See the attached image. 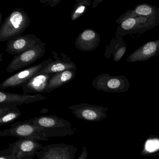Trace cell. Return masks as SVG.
Instances as JSON below:
<instances>
[{
	"label": "cell",
	"instance_id": "obj_1",
	"mask_svg": "<svg viewBox=\"0 0 159 159\" xmlns=\"http://www.w3.org/2000/svg\"><path fill=\"white\" fill-rule=\"evenodd\" d=\"M30 123L39 127L46 137H66L76 134L77 130L72 123L55 115H43L27 120Z\"/></svg>",
	"mask_w": 159,
	"mask_h": 159
},
{
	"label": "cell",
	"instance_id": "obj_2",
	"mask_svg": "<svg viewBox=\"0 0 159 159\" xmlns=\"http://www.w3.org/2000/svg\"><path fill=\"white\" fill-rule=\"evenodd\" d=\"M30 24L31 20L26 13L22 8H16L1 25L0 42L8 41L21 36Z\"/></svg>",
	"mask_w": 159,
	"mask_h": 159
},
{
	"label": "cell",
	"instance_id": "obj_3",
	"mask_svg": "<svg viewBox=\"0 0 159 159\" xmlns=\"http://www.w3.org/2000/svg\"><path fill=\"white\" fill-rule=\"evenodd\" d=\"M0 136L15 137L37 141L49 140L40 128L30 123L27 120L14 123L10 128L0 131Z\"/></svg>",
	"mask_w": 159,
	"mask_h": 159
},
{
	"label": "cell",
	"instance_id": "obj_4",
	"mask_svg": "<svg viewBox=\"0 0 159 159\" xmlns=\"http://www.w3.org/2000/svg\"><path fill=\"white\" fill-rule=\"evenodd\" d=\"M94 89L107 93H125L129 90V80L124 75L111 76L103 73L96 77L92 82Z\"/></svg>",
	"mask_w": 159,
	"mask_h": 159
},
{
	"label": "cell",
	"instance_id": "obj_5",
	"mask_svg": "<svg viewBox=\"0 0 159 159\" xmlns=\"http://www.w3.org/2000/svg\"><path fill=\"white\" fill-rule=\"evenodd\" d=\"M159 25L155 18L144 16L131 17L124 20L117 28L115 35L121 37L130 34L143 33Z\"/></svg>",
	"mask_w": 159,
	"mask_h": 159
},
{
	"label": "cell",
	"instance_id": "obj_6",
	"mask_svg": "<svg viewBox=\"0 0 159 159\" xmlns=\"http://www.w3.org/2000/svg\"><path fill=\"white\" fill-rule=\"evenodd\" d=\"M45 52V43L35 45L29 50L15 55L7 66L6 71L10 73L26 68L41 58Z\"/></svg>",
	"mask_w": 159,
	"mask_h": 159
},
{
	"label": "cell",
	"instance_id": "obj_7",
	"mask_svg": "<svg viewBox=\"0 0 159 159\" xmlns=\"http://www.w3.org/2000/svg\"><path fill=\"white\" fill-rule=\"evenodd\" d=\"M53 61L52 58H48L38 65L26 68L14 74L0 84V89L2 90L9 88L22 87L25 83L39 74Z\"/></svg>",
	"mask_w": 159,
	"mask_h": 159
},
{
	"label": "cell",
	"instance_id": "obj_8",
	"mask_svg": "<svg viewBox=\"0 0 159 159\" xmlns=\"http://www.w3.org/2000/svg\"><path fill=\"white\" fill-rule=\"evenodd\" d=\"M68 109L77 119L91 122L100 121L107 117L108 108L81 103L69 106Z\"/></svg>",
	"mask_w": 159,
	"mask_h": 159
},
{
	"label": "cell",
	"instance_id": "obj_9",
	"mask_svg": "<svg viewBox=\"0 0 159 159\" xmlns=\"http://www.w3.org/2000/svg\"><path fill=\"white\" fill-rule=\"evenodd\" d=\"M78 149L73 145L54 143L46 145L37 153L38 159H75Z\"/></svg>",
	"mask_w": 159,
	"mask_h": 159
},
{
	"label": "cell",
	"instance_id": "obj_10",
	"mask_svg": "<svg viewBox=\"0 0 159 159\" xmlns=\"http://www.w3.org/2000/svg\"><path fill=\"white\" fill-rule=\"evenodd\" d=\"M43 147L37 140L19 139V140L10 143L9 147L5 150L19 158L33 159Z\"/></svg>",
	"mask_w": 159,
	"mask_h": 159
},
{
	"label": "cell",
	"instance_id": "obj_11",
	"mask_svg": "<svg viewBox=\"0 0 159 159\" xmlns=\"http://www.w3.org/2000/svg\"><path fill=\"white\" fill-rule=\"evenodd\" d=\"M43 43L40 39L34 34L21 35L8 41L5 51L10 54L16 55L29 50L35 45Z\"/></svg>",
	"mask_w": 159,
	"mask_h": 159
},
{
	"label": "cell",
	"instance_id": "obj_12",
	"mask_svg": "<svg viewBox=\"0 0 159 159\" xmlns=\"http://www.w3.org/2000/svg\"><path fill=\"white\" fill-rule=\"evenodd\" d=\"M55 60L44 68L39 74H53L62 72L67 70H77L76 64L71 61L70 57L65 53H61L62 58L58 57V54L56 52H52Z\"/></svg>",
	"mask_w": 159,
	"mask_h": 159
},
{
	"label": "cell",
	"instance_id": "obj_13",
	"mask_svg": "<svg viewBox=\"0 0 159 159\" xmlns=\"http://www.w3.org/2000/svg\"><path fill=\"white\" fill-rule=\"evenodd\" d=\"M100 36L92 29H87L79 34L75 41V46L78 50L84 52H92L98 47Z\"/></svg>",
	"mask_w": 159,
	"mask_h": 159
},
{
	"label": "cell",
	"instance_id": "obj_14",
	"mask_svg": "<svg viewBox=\"0 0 159 159\" xmlns=\"http://www.w3.org/2000/svg\"><path fill=\"white\" fill-rule=\"evenodd\" d=\"M138 16L155 18L159 21V8L147 3H140L136 5L133 10H127L124 13L117 19L116 23L120 25L127 18Z\"/></svg>",
	"mask_w": 159,
	"mask_h": 159
},
{
	"label": "cell",
	"instance_id": "obj_15",
	"mask_svg": "<svg viewBox=\"0 0 159 159\" xmlns=\"http://www.w3.org/2000/svg\"><path fill=\"white\" fill-rule=\"evenodd\" d=\"M159 53V39L150 41L132 52L127 57L129 62H141L158 56Z\"/></svg>",
	"mask_w": 159,
	"mask_h": 159
},
{
	"label": "cell",
	"instance_id": "obj_16",
	"mask_svg": "<svg viewBox=\"0 0 159 159\" xmlns=\"http://www.w3.org/2000/svg\"><path fill=\"white\" fill-rule=\"evenodd\" d=\"M47 98L41 94L31 95L28 94H18L0 91V104L11 103L21 106L23 104H28L45 100Z\"/></svg>",
	"mask_w": 159,
	"mask_h": 159
},
{
	"label": "cell",
	"instance_id": "obj_17",
	"mask_svg": "<svg viewBox=\"0 0 159 159\" xmlns=\"http://www.w3.org/2000/svg\"><path fill=\"white\" fill-rule=\"evenodd\" d=\"M52 74H38L25 83L22 86L23 93H46L48 83Z\"/></svg>",
	"mask_w": 159,
	"mask_h": 159
},
{
	"label": "cell",
	"instance_id": "obj_18",
	"mask_svg": "<svg viewBox=\"0 0 159 159\" xmlns=\"http://www.w3.org/2000/svg\"><path fill=\"white\" fill-rule=\"evenodd\" d=\"M126 50V45L122 37L116 36L113 37L109 45H107L105 51V57L107 58L113 57L114 62L121 60Z\"/></svg>",
	"mask_w": 159,
	"mask_h": 159
},
{
	"label": "cell",
	"instance_id": "obj_19",
	"mask_svg": "<svg viewBox=\"0 0 159 159\" xmlns=\"http://www.w3.org/2000/svg\"><path fill=\"white\" fill-rule=\"evenodd\" d=\"M17 106L11 103L0 104V126L11 123L21 116Z\"/></svg>",
	"mask_w": 159,
	"mask_h": 159
},
{
	"label": "cell",
	"instance_id": "obj_20",
	"mask_svg": "<svg viewBox=\"0 0 159 159\" xmlns=\"http://www.w3.org/2000/svg\"><path fill=\"white\" fill-rule=\"evenodd\" d=\"M76 70H67L53 74L48 83L46 93H51L56 89L68 83L74 79Z\"/></svg>",
	"mask_w": 159,
	"mask_h": 159
},
{
	"label": "cell",
	"instance_id": "obj_21",
	"mask_svg": "<svg viewBox=\"0 0 159 159\" xmlns=\"http://www.w3.org/2000/svg\"><path fill=\"white\" fill-rule=\"evenodd\" d=\"M91 0H77L73 6L70 14V19L75 21L79 19L87 11L88 8L91 4Z\"/></svg>",
	"mask_w": 159,
	"mask_h": 159
},
{
	"label": "cell",
	"instance_id": "obj_22",
	"mask_svg": "<svg viewBox=\"0 0 159 159\" xmlns=\"http://www.w3.org/2000/svg\"><path fill=\"white\" fill-rule=\"evenodd\" d=\"M0 159H30L20 158L15 154L7 151L6 150H2L0 152Z\"/></svg>",
	"mask_w": 159,
	"mask_h": 159
},
{
	"label": "cell",
	"instance_id": "obj_23",
	"mask_svg": "<svg viewBox=\"0 0 159 159\" xmlns=\"http://www.w3.org/2000/svg\"><path fill=\"white\" fill-rule=\"evenodd\" d=\"M39 2L46 5H49L51 7H54L61 2V0H42L39 1Z\"/></svg>",
	"mask_w": 159,
	"mask_h": 159
},
{
	"label": "cell",
	"instance_id": "obj_24",
	"mask_svg": "<svg viewBox=\"0 0 159 159\" xmlns=\"http://www.w3.org/2000/svg\"><path fill=\"white\" fill-rule=\"evenodd\" d=\"M88 157V151L86 147H83L82 152L77 159H87Z\"/></svg>",
	"mask_w": 159,
	"mask_h": 159
},
{
	"label": "cell",
	"instance_id": "obj_25",
	"mask_svg": "<svg viewBox=\"0 0 159 159\" xmlns=\"http://www.w3.org/2000/svg\"><path fill=\"white\" fill-rule=\"evenodd\" d=\"M102 1H103V0H102V1H99V0H96V1H94L93 3V8L94 9L97 6L98 4V3H100V2H102Z\"/></svg>",
	"mask_w": 159,
	"mask_h": 159
},
{
	"label": "cell",
	"instance_id": "obj_26",
	"mask_svg": "<svg viewBox=\"0 0 159 159\" xmlns=\"http://www.w3.org/2000/svg\"><path fill=\"white\" fill-rule=\"evenodd\" d=\"M3 52H2L0 54V62H2L3 60H2V56H3Z\"/></svg>",
	"mask_w": 159,
	"mask_h": 159
},
{
	"label": "cell",
	"instance_id": "obj_27",
	"mask_svg": "<svg viewBox=\"0 0 159 159\" xmlns=\"http://www.w3.org/2000/svg\"><path fill=\"white\" fill-rule=\"evenodd\" d=\"M0 14H1V17H0V24H1V25H2V13H0Z\"/></svg>",
	"mask_w": 159,
	"mask_h": 159
}]
</instances>
